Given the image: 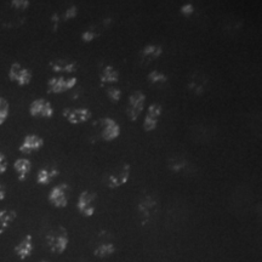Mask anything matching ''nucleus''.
<instances>
[{"label": "nucleus", "instance_id": "f257e3e1", "mask_svg": "<svg viewBox=\"0 0 262 262\" xmlns=\"http://www.w3.org/2000/svg\"><path fill=\"white\" fill-rule=\"evenodd\" d=\"M45 242H47L49 250H50L52 254L60 255L63 254L66 249L68 248L70 238H68V233L67 231H66V228L56 227L51 229V231L47 234Z\"/></svg>", "mask_w": 262, "mask_h": 262}, {"label": "nucleus", "instance_id": "f03ea898", "mask_svg": "<svg viewBox=\"0 0 262 262\" xmlns=\"http://www.w3.org/2000/svg\"><path fill=\"white\" fill-rule=\"evenodd\" d=\"M146 104V95L141 91H135L129 96V103L126 108V116L131 122H136Z\"/></svg>", "mask_w": 262, "mask_h": 262}, {"label": "nucleus", "instance_id": "7ed1b4c3", "mask_svg": "<svg viewBox=\"0 0 262 262\" xmlns=\"http://www.w3.org/2000/svg\"><path fill=\"white\" fill-rule=\"evenodd\" d=\"M78 84L75 77H54L48 81V91L50 94H63L71 91Z\"/></svg>", "mask_w": 262, "mask_h": 262}, {"label": "nucleus", "instance_id": "20e7f679", "mask_svg": "<svg viewBox=\"0 0 262 262\" xmlns=\"http://www.w3.org/2000/svg\"><path fill=\"white\" fill-rule=\"evenodd\" d=\"M130 178V165L127 164H123L119 168H117L113 172H111L107 176L106 185L107 187L111 189H116L122 187L125 183L129 181Z\"/></svg>", "mask_w": 262, "mask_h": 262}, {"label": "nucleus", "instance_id": "39448f33", "mask_svg": "<svg viewBox=\"0 0 262 262\" xmlns=\"http://www.w3.org/2000/svg\"><path fill=\"white\" fill-rule=\"evenodd\" d=\"M137 209H139L141 224L143 226L148 225L157 212V201L153 196L147 195L141 199L139 205H137Z\"/></svg>", "mask_w": 262, "mask_h": 262}, {"label": "nucleus", "instance_id": "423d86ee", "mask_svg": "<svg viewBox=\"0 0 262 262\" xmlns=\"http://www.w3.org/2000/svg\"><path fill=\"white\" fill-rule=\"evenodd\" d=\"M163 108L159 103H150L148 106L145 119H143V129L147 133H152L158 127L159 119L162 117Z\"/></svg>", "mask_w": 262, "mask_h": 262}, {"label": "nucleus", "instance_id": "0eeeda50", "mask_svg": "<svg viewBox=\"0 0 262 262\" xmlns=\"http://www.w3.org/2000/svg\"><path fill=\"white\" fill-rule=\"evenodd\" d=\"M95 199H96V195H95L93 192H89V191L81 192L77 203L78 211H79L83 216H85V217H90V216H93L95 214V210H96V206H95Z\"/></svg>", "mask_w": 262, "mask_h": 262}, {"label": "nucleus", "instance_id": "6e6552de", "mask_svg": "<svg viewBox=\"0 0 262 262\" xmlns=\"http://www.w3.org/2000/svg\"><path fill=\"white\" fill-rule=\"evenodd\" d=\"M9 78L10 80L14 81L19 86H26L31 83L32 80V72L27 70V68L24 67L19 63H14L11 64L9 70Z\"/></svg>", "mask_w": 262, "mask_h": 262}, {"label": "nucleus", "instance_id": "1a4fd4ad", "mask_svg": "<svg viewBox=\"0 0 262 262\" xmlns=\"http://www.w3.org/2000/svg\"><path fill=\"white\" fill-rule=\"evenodd\" d=\"M49 202L55 208L63 209L68 205V186L66 183L55 186L49 193Z\"/></svg>", "mask_w": 262, "mask_h": 262}, {"label": "nucleus", "instance_id": "9d476101", "mask_svg": "<svg viewBox=\"0 0 262 262\" xmlns=\"http://www.w3.org/2000/svg\"><path fill=\"white\" fill-rule=\"evenodd\" d=\"M120 135V126L112 118H103L101 120V136L106 142H112Z\"/></svg>", "mask_w": 262, "mask_h": 262}, {"label": "nucleus", "instance_id": "9b49d317", "mask_svg": "<svg viewBox=\"0 0 262 262\" xmlns=\"http://www.w3.org/2000/svg\"><path fill=\"white\" fill-rule=\"evenodd\" d=\"M63 117L73 125L86 123L91 118V112L88 108H67L63 111Z\"/></svg>", "mask_w": 262, "mask_h": 262}, {"label": "nucleus", "instance_id": "f8f14e48", "mask_svg": "<svg viewBox=\"0 0 262 262\" xmlns=\"http://www.w3.org/2000/svg\"><path fill=\"white\" fill-rule=\"evenodd\" d=\"M29 113L32 117L35 118H51L54 116V107L49 101L44 98L33 101L29 106Z\"/></svg>", "mask_w": 262, "mask_h": 262}, {"label": "nucleus", "instance_id": "ddd939ff", "mask_svg": "<svg viewBox=\"0 0 262 262\" xmlns=\"http://www.w3.org/2000/svg\"><path fill=\"white\" fill-rule=\"evenodd\" d=\"M44 146V140L38 135H27L22 141L21 146H19V152L24 155H31V153L37 152L41 149Z\"/></svg>", "mask_w": 262, "mask_h": 262}, {"label": "nucleus", "instance_id": "4468645a", "mask_svg": "<svg viewBox=\"0 0 262 262\" xmlns=\"http://www.w3.org/2000/svg\"><path fill=\"white\" fill-rule=\"evenodd\" d=\"M33 248H34V244H33V237L32 235H25L21 241L16 244L15 247V254L19 260L25 261L27 260L28 257L32 256Z\"/></svg>", "mask_w": 262, "mask_h": 262}, {"label": "nucleus", "instance_id": "2eb2a0df", "mask_svg": "<svg viewBox=\"0 0 262 262\" xmlns=\"http://www.w3.org/2000/svg\"><path fill=\"white\" fill-rule=\"evenodd\" d=\"M50 68L51 71L56 74H72L78 70L75 62L70 60H63V58H58V60L52 61L50 63Z\"/></svg>", "mask_w": 262, "mask_h": 262}, {"label": "nucleus", "instance_id": "dca6fc26", "mask_svg": "<svg viewBox=\"0 0 262 262\" xmlns=\"http://www.w3.org/2000/svg\"><path fill=\"white\" fill-rule=\"evenodd\" d=\"M119 81V72L113 66L107 64L101 70L100 83L101 85H113Z\"/></svg>", "mask_w": 262, "mask_h": 262}, {"label": "nucleus", "instance_id": "f3484780", "mask_svg": "<svg viewBox=\"0 0 262 262\" xmlns=\"http://www.w3.org/2000/svg\"><path fill=\"white\" fill-rule=\"evenodd\" d=\"M58 176V170L52 166H47L42 168L37 173V182L41 186H47L51 183Z\"/></svg>", "mask_w": 262, "mask_h": 262}, {"label": "nucleus", "instance_id": "a211bd4d", "mask_svg": "<svg viewBox=\"0 0 262 262\" xmlns=\"http://www.w3.org/2000/svg\"><path fill=\"white\" fill-rule=\"evenodd\" d=\"M14 169L19 181H26L28 178L29 172H31L32 164L28 159L19 158L14 163Z\"/></svg>", "mask_w": 262, "mask_h": 262}, {"label": "nucleus", "instance_id": "6ab92c4d", "mask_svg": "<svg viewBox=\"0 0 262 262\" xmlns=\"http://www.w3.org/2000/svg\"><path fill=\"white\" fill-rule=\"evenodd\" d=\"M116 253V245H114L111 241H102V243H100L95 248L94 255L96 257L104 258L111 256Z\"/></svg>", "mask_w": 262, "mask_h": 262}, {"label": "nucleus", "instance_id": "aec40b11", "mask_svg": "<svg viewBox=\"0 0 262 262\" xmlns=\"http://www.w3.org/2000/svg\"><path fill=\"white\" fill-rule=\"evenodd\" d=\"M16 219V212L6 209H0V234L5 233L10 227V225Z\"/></svg>", "mask_w": 262, "mask_h": 262}, {"label": "nucleus", "instance_id": "412c9836", "mask_svg": "<svg viewBox=\"0 0 262 262\" xmlns=\"http://www.w3.org/2000/svg\"><path fill=\"white\" fill-rule=\"evenodd\" d=\"M163 55V48L157 44H147L141 50V56L147 60H156Z\"/></svg>", "mask_w": 262, "mask_h": 262}, {"label": "nucleus", "instance_id": "4be33fe9", "mask_svg": "<svg viewBox=\"0 0 262 262\" xmlns=\"http://www.w3.org/2000/svg\"><path fill=\"white\" fill-rule=\"evenodd\" d=\"M147 80H148L152 85H164L168 81V77H166V74H164L163 72L152 71L149 72L148 75H147Z\"/></svg>", "mask_w": 262, "mask_h": 262}, {"label": "nucleus", "instance_id": "5701e85b", "mask_svg": "<svg viewBox=\"0 0 262 262\" xmlns=\"http://www.w3.org/2000/svg\"><path fill=\"white\" fill-rule=\"evenodd\" d=\"M187 168V162L182 158H172L169 162V169L172 172H181Z\"/></svg>", "mask_w": 262, "mask_h": 262}, {"label": "nucleus", "instance_id": "b1692460", "mask_svg": "<svg viewBox=\"0 0 262 262\" xmlns=\"http://www.w3.org/2000/svg\"><path fill=\"white\" fill-rule=\"evenodd\" d=\"M9 112H10V106L8 103V101L5 98L0 97V125H3L6 122L9 117Z\"/></svg>", "mask_w": 262, "mask_h": 262}, {"label": "nucleus", "instance_id": "393cba45", "mask_svg": "<svg viewBox=\"0 0 262 262\" xmlns=\"http://www.w3.org/2000/svg\"><path fill=\"white\" fill-rule=\"evenodd\" d=\"M107 97H108V100L111 101V102H113V103H117V102H119L120 100H122V90L120 89H118V88H116V86H111L110 89L107 90Z\"/></svg>", "mask_w": 262, "mask_h": 262}, {"label": "nucleus", "instance_id": "a878e982", "mask_svg": "<svg viewBox=\"0 0 262 262\" xmlns=\"http://www.w3.org/2000/svg\"><path fill=\"white\" fill-rule=\"evenodd\" d=\"M97 37H98L97 32L93 31V29H88V31L81 33L80 39H81V41H84V42H93Z\"/></svg>", "mask_w": 262, "mask_h": 262}, {"label": "nucleus", "instance_id": "bb28decb", "mask_svg": "<svg viewBox=\"0 0 262 262\" xmlns=\"http://www.w3.org/2000/svg\"><path fill=\"white\" fill-rule=\"evenodd\" d=\"M11 6L18 11H24L29 8V0H11Z\"/></svg>", "mask_w": 262, "mask_h": 262}, {"label": "nucleus", "instance_id": "cd10ccee", "mask_svg": "<svg viewBox=\"0 0 262 262\" xmlns=\"http://www.w3.org/2000/svg\"><path fill=\"white\" fill-rule=\"evenodd\" d=\"M77 16H78V8L77 6L72 5L64 11L63 19H66V21H70V19H73L77 17Z\"/></svg>", "mask_w": 262, "mask_h": 262}, {"label": "nucleus", "instance_id": "c85d7f7f", "mask_svg": "<svg viewBox=\"0 0 262 262\" xmlns=\"http://www.w3.org/2000/svg\"><path fill=\"white\" fill-rule=\"evenodd\" d=\"M181 14L183 16H186V17H189V16H192L194 14V6L191 5V4H185L183 6H181Z\"/></svg>", "mask_w": 262, "mask_h": 262}, {"label": "nucleus", "instance_id": "c756f323", "mask_svg": "<svg viewBox=\"0 0 262 262\" xmlns=\"http://www.w3.org/2000/svg\"><path fill=\"white\" fill-rule=\"evenodd\" d=\"M8 170V160H6L5 156L0 152V175L5 173Z\"/></svg>", "mask_w": 262, "mask_h": 262}, {"label": "nucleus", "instance_id": "7c9ffc66", "mask_svg": "<svg viewBox=\"0 0 262 262\" xmlns=\"http://www.w3.org/2000/svg\"><path fill=\"white\" fill-rule=\"evenodd\" d=\"M51 22H52V26H54V29L56 31L57 27H58V24H60V16H58V15L52 16Z\"/></svg>", "mask_w": 262, "mask_h": 262}, {"label": "nucleus", "instance_id": "2f4dec72", "mask_svg": "<svg viewBox=\"0 0 262 262\" xmlns=\"http://www.w3.org/2000/svg\"><path fill=\"white\" fill-rule=\"evenodd\" d=\"M5 198H6V191L5 188L0 185V201H4Z\"/></svg>", "mask_w": 262, "mask_h": 262}, {"label": "nucleus", "instance_id": "473e14b6", "mask_svg": "<svg viewBox=\"0 0 262 262\" xmlns=\"http://www.w3.org/2000/svg\"><path fill=\"white\" fill-rule=\"evenodd\" d=\"M257 214H258V216H260L261 220H262V203H261L260 205H258V208H257Z\"/></svg>", "mask_w": 262, "mask_h": 262}, {"label": "nucleus", "instance_id": "72a5a7b5", "mask_svg": "<svg viewBox=\"0 0 262 262\" xmlns=\"http://www.w3.org/2000/svg\"><path fill=\"white\" fill-rule=\"evenodd\" d=\"M40 262H49V261H45V260H42V261H40Z\"/></svg>", "mask_w": 262, "mask_h": 262}]
</instances>
